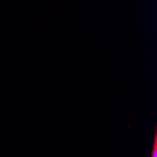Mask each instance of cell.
<instances>
[{
	"mask_svg": "<svg viewBox=\"0 0 157 157\" xmlns=\"http://www.w3.org/2000/svg\"><path fill=\"white\" fill-rule=\"evenodd\" d=\"M151 157H157V132H155V134H154V139H153V145H152Z\"/></svg>",
	"mask_w": 157,
	"mask_h": 157,
	"instance_id": "obj_1",
	"label": "cell"
}]
</instances>
